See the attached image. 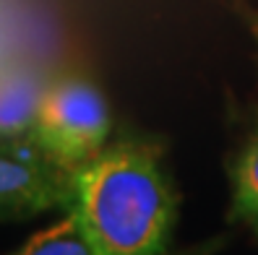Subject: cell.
<instances>
[{
  "label": "cell",
  "instance_id": "cell-6",
  "mask_svg": "<svg viewBox=\"0 0 258 255\" xmlns=\"http://www.w3.org/2000/svg\"><path fill=\"white\" fill-rule=\"evenodd\" d=\"M8 255H94V250L89 245L76 211L66 208V211H60L55 221H50L44 229L24 239Z\"/></svg>",
  "mask_w": 258,
  "mask_h": 255
},
{
  "label": "cell",
  "instance_id": "cell-1",
  "mask_svg": "<svg viewBox=\"0 0 258 255\" xmlns=\"http://www.w3.org/2000/svg\"><path fill=\"white\" fill-rule=\"evenodd\" d=\"M94 255H170L180 193L164 143L123 133L73 169L71 206Z\"/></svg>",
  "mask_w": 258,
  "mask_h": 255
},
{
  "label": "cell",
  "instance_id": "cell-5",
  "mask_svg": "<svg viewBox=\"0 0 258 255\" xmlns=\"http://www.w3.org/2000/svg\"><path fill=\"white\" fill-rule=\"evenodd\" d=\"M44 92L47 81L34 68L0 70V138H29Z\"/></svg>",
  "mask_w": 258,
  "mask_h": 255
},
{
  "label": "cell",
  "instance_id": "cell-3",
  "mask_svg": "<svg viewBox=\"0 0 258 255\" xmlns=\"http://www.w3.org/2000/svg\"><path fill=\"white\" fill-rule=\"evenodd\" d=\"M73 172L44 156L29 138H0V224L66 211Z\"/></svg>",
  "mask_w": 258,
  "mask_h": 255
},
{
  "label": "cell",
  "instance_id": "cell-2",
  "mask_svg": "<svg viewBox=\"0 0 258 255\" xmlns=\"http://www.w3.org/2000/svg\"><path fill=\"white\" fill-rule=\"evenodd\" d=\"M112 107L102 89L92 78L63 76L47 83L29 141L73 172L112 141Z\"/></svg>",
  "mask_w": 258,
  "mask_h": 255
},
{
  "label": "cell",
  "instance_id": "cell-8",
  "mask_svg": "<svg viewBox=\"0 0 258 255\" xmlns=\"http://www.w3.org/2000/svg\"><path fill=\"white\" fill-rule=\"evenodd\" d=\"M222 247V239H206V242H199L193 247H183V250H172L170 255H214Z\"/></svg>",
  "mask_w": 258,
  "mask_h": 255
},
{
  "label": "cell",
  "instance_id": "cell-7",
  "mask_svg": "<svg viewBox=\"0 0 258 255\" xmlns=\"http://www.w3.org/2000/svg\"><path fill=\"white\" fill-rule=\"evenodd\" d=\"M230 8L237 13V19L242 26L248 29L250 42H253V52H255V70H258V8L245 3V0H230Z\"/></svg>",
  "mask_w": 258,
  "mask_h": 255
},
{
  "label": "cell",
  "instance_id": "cell-4",
  "mask_svg": "<svg viewBox=\"0 0 258 255\" xmlns=\"http://www.w3.org/2000/svg\"><path fill=\"white\" fill-rule=\"evenodd\" d=\"M224 169L230 185L227 219L258 239V104L250 107Z\"/></svg>",
  "mask_w": 258,
  "mask_h": 255
}]
</instances>
